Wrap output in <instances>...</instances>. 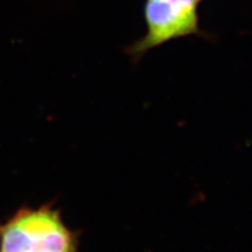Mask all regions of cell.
Listing matches in <instances>:
<instances>
[{"instance_id": "6da1fadb", "label": "cell", "mask_w": 252, "mask_h": 252, "mask_svg": "<svg viewBox=\"0 0 252 252\" xmlns=\"http://www.w3.org/2000/svg\"><path fill=\"white\" fill-rule=\"evenodd\" d=\"M0 252H78V239L54 206L21 208L0 222Z\"/></svg>"}, {"instance_id": "7a4b0ae2", "label": "cell", "mask_w": 252, "mask_h": 252, "mask_svg": "<svg viewBox=\"0 0 252 252\" xmlns=\"http://www.w3.org/2000/svg\"><path fill=\"white\" fill-rule=\"evenodd\" d=\"M144 21L146 33L125 49L134 62L150 50L173 40L209 37L201 28L197 0H145Z\"/></svg>"}, {"instance_id": "3957f363", "label": "cell", "mask_w": 252, "mask_h": 252, "mask_svg": "<svg viewBox=\"0 0 252 252\" xmlns=\"http://www.w3.org/2000/svg\"><path fill=\"white\" fill-rule=\"evenodd\" d=\"M197 1H198V2H200V1H202V0H197Z\"/></svg>"}]
</instances>
